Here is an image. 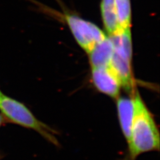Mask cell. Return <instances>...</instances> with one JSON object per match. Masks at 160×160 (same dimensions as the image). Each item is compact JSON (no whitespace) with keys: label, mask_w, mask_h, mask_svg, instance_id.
I'll list each match as a JSON object with an SVG mask.
<instances>
[{"label":"cell","mask_w":160,"mask_h":160,"mask_svg":"<svg viewBox=\"0 0 160 160\" xmlns=\"http://www.w3.org/2000/svg\"><path fill=\"white\" fill-rule=\"evenodd\" d=\"M134 114L128 153L123 160H136L141 155L158 152L160 146L159 132L154 118L139 94L133 97Z\"/></svg>","instance_id":"cell-1"},{"label":"cell","mask_w":160,"mask_h":160,"mask_svg":"<svg viewBox=\"0 0 160 160\" xmlns=\"http://www.w3.org/2000/svg\"><path fill=\"white\" fill-rule=\"evenodd\" d=\"M0 112L6 122L33 130L49 143L59 146L57 132L39 120L23 103L3 93L0 94Z\"/></svg>","instance_id":"cell-2"},{"label":"cell","mask_w":160,"mask_h":160,"mask_svg":"<svg viewBox=\"0 0 160 160\" xmlns=\"http://www.w3.org/2000/svg\"><path fill=\"white\" fill-rule=\"evenodd\" d=\"M65 18L79 46L88 53L107 37L106 33L96 25L77 16L67 14Z\"/></svg>","instance_id":"cell-3"},{"label":"cell","mask_w":160,"mask_h":160,"mask_svg":"<svg viewBox=\"0 0 160 160\" xmlns=\"http://www.w3.org/2000/svg\"><path fill=\"white\" fill-rule=\"evenodd\" d=\"M92 74L94 86L100 92L113 98L118 97L122 85L109 66L104 68H92Z\"/></svg>","instance_id":"cell-4"},{"label":"cell","mask_w":160,"mask_h":160,"mask_svg":"<svg viewBox=\"0 0 160 160\" xmlns=\"http://www.w3.org/2000/svg\"><path fill=\"white\" fill-rule=\"evenodd\" d=\"M117 109L120 128L125 139L128 143L134 114L133 97L132 98H119L117 102Z\"/></svg>","instance_id":"cell-5"},{"label":"cell","mask_w":160,"mask_h":160,"mask_svg":"<svg viewBox=\"0 0 160 160\" xmlns=\"http://www.w3.org/2000/svg\"><path fill=\"white\" fill-rule=\"evenodd\" d=\"M114 52L113 44L109 37L98 43L89 53L92 68H104L109 66Z\"/></svg>","instance_id":"cell-6"},{"label":"cell","mask_w":160,"mask_h":160,"mask_svg":"<svg viewBox=\"0 0 160 160\" xmlns=\"http://www.w3.org/2000/svg\"><path fill=\"white\" fill-rule=\"evenodd\" d=\"M101 11L104 26L109 36L123 31L118 22L114 0H102Z\"/></svg>","instance_id":"cell-7"},{"label":"cell","mask_w":160,"mask_h":160,"mask_svg":"<svg viewBox=\"0 0 160 160\" xmlns=\"http://www.w3.org/2000/svg\"><path fill=\"white\" fill-rule=\"evenodd\" d=\"M119 26L122 30L129 29L131 23L130 0H114Z\"/></svg>","instance_id":"cell-8"},{"label":"cell","mask_w":160,"mask_h":160,"mask_svg":"<svg viewBox=\"0 0 160 160\" xmlns=\"http://www.w3.org/2000/svg\"><path fill=\"white\" fill-rule=\"evenodd\" d=\"M6 120H5L4 118L2 116V115L0 113V128H1L2 126H3L4 123H6Z\"/></svg>","instance_id":"cell-9"},{"label":"cell","mask_w":160,"mask_h":160,"mask_svg":"<svg viewBox=\"0 0 160 160\" xmlns=\"http://www.w3.org/2000/svg\"><path fill=\"white\" fill-rule=\"evenodd\" d=\"M2 93V92H1V91H0V94H1V93Z\"/></svg>","instance_id":"cell-10"}]
</instances>
